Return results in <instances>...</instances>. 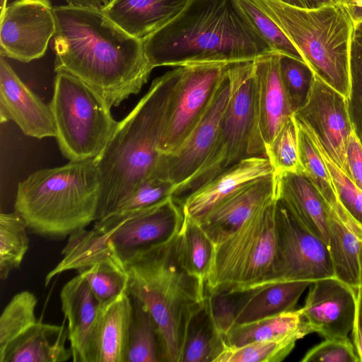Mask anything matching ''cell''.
<instances>
[{
    "instance_id": "6da1fadb",
    "label": "cell",
    "mask_w": 362,
    "mask_h": 362,
    "mask_svg": "<svg viewBox=\"0 0 362 362\" xmlns=\"http://www.w3.org/2000/svg\"><path fill=\"white\" fill-rule=\"evenodd\" d=\"M53 12L56 72L80 78L111 107L141 90L153 70L142 39L127 33L101 10L67 4Z\"/></svg>"
},
{
    "instance_id": "7a4b0ae2",
    "label": "cell",
    "mask_w": 362,
    "mask_h": 362,
    "mask_svg": "<svg viewBox=\"0 0 362 362\" xmlns=\"http://www.w3.org/2000/svg\"><path fill=\"white\" fill-rule=\"evenodd\" d=\"M142 40L153 69L250 62L275 52L239 0H189L177 16Z\"/></svg>"
},
{
    "instance_id": "3957f363",
    "label": "cell",
    "mask_w": 362,
    "mask_h": 362,
    "mask_svg": "<svg viewBox=\"0 0 362 362\" xmlns=\"http://www.w3.org/2000/svg\"><path fill=\"white\" fill-rule=\"evenodd\" d=\"M180 72L181 67L177 66L153 81L135 107L118 122L105 147L94 159L100 179L95 221L115 211L144 180L163 177V155L158 146Z\"/></svg>"
},
{
    "instance_id": "277c9868",
    "label": "cell",
    "mask_w": 362,
    "mask_h": 362,
    "mask_svg": "<svg viewBox=\"0 0 362 362\" xmlns=\"http://www.w3.org/2000/svg\"><path fill=\"white\" fill-rule=\"evenodd\" d=\"M175 234L124 262L128 293L140 300L156 320L165 362H181L189 327L204 308L206 296L205 283L180 264Z\"/></svg>"
},
{
    "instance_id": "5b68a950",
    "label": "cell",
    "mask_w": 362,
    "mask_h": 362,
    "mask_svg": "<svg viewBox=\"0 0 362 362\" xmlns=\"http://www.w3.org/2000/svg\"><path fill=\"white\" fill-rule=\"evenodd\" d=\"M182 205L172 196L150 206L112 213L95 221L92 229H78L69 236L62 259L45 277L105 263L126 271L124 262L138 251L165 241L176 233L184 220Z\"/></svg>"
},
{
    "instance_id": "8992f818",
    "label": "cell",
    "mask_w": 362,
    "mask_h": 362,
    "mask_svg": "<svg viewBox=\"0 0 362 362\" xmlns=\"http://www.w3.org/2000/svg\"><path fill=\"white\" fill-rule=\"evenodd\" d=\"M100 197L94 159L69 161L20 182L14 209L35 233L63 238L95 221Z\"/></svg>"
},
{
    "instance_id": "52a82bcc",
    "label": "cell",
    "mask_w": 362,
    "mask_h": 362,
    "mask_svg": "<svg viewBox=\"0 0 362 362\" xmlns=\"http://www.w3.org/2000/svg\"><path fill=\"white\" fill-rule=\"evenodd\" d=\"M280 27L312 74L347 100L354 21L348 6L307 8L284 0H252Z\"/></svg>"
},
{
    "instance_id": "ba28073f",
    "label": "cell",
    "mask_w": 362,
    "mask_h": 362,
    "mask_svg": "<svg viewBox=\"0 0 362 362\" xmlns=\"http://www.w3.org/2000/svg\"><path fill=\"white\" fill-rule=\"evenodd\" d=\"M276 204L274 197L214 243L207 293H243L270 283L276 260Z\"/></svg>"
},
{
    "instance_id": "9c48e42d",
    "label": "cell",
    "mask_w": 362,
    "mask_h": 362,
    "mask_svg": "<svg viewBox=\"0 0 362 362\" xmlns=\"http://www.w3.org/2000/svg\"><path fill=\"white\" fill-rule=\"evenodd\" d=\"M49 105L55 122V138L69 161L97 158L118 123L111 115V107L95 90L65 71L57 72Z\"/></svg>"
},
{
    "instance_id": "30bf717a",
    "label": "cell",
    "mask_w": 362,
    "mask_h": 362,
    "mask_svg": "<svg viewBox=\"0 0 362 362\" xmlns=\"http://www.w3.org/2000/svg\"><path fill=\"white\" fill-rule=\"evenodd\" d=\"M253 62L228 64L232 93L211 150L200 168L175 186L171 196L181 202L216 176L251 156L254 131Z\"/></svg>"
},
{
    "instance_id": "8fae6325",
    "label": "cell",
    "mask_w": 362,
    "mask_h": 362,
    "mask_svg": "<svg viewBox=\"0 0 362 362\" xmlns=\"http://www.w3.org/2000/svg\"><path fill=\"white\" fill-rule=\"evenodd\" d=\"M228 64L181 66L158 146L162 155L175 152L200 121L226 74Z\"/></svg>"
},
{
    "instance_id": "7c38bea8",
    "label": "cell",
    "mask_w": 362,
    "mask_h": 362,
    "mask_svg": "<svg viewBox=\"0 0 362 362\" xmlns=\"http://www.w3.org/2000/svg\"><path fill=\"white\" fill-rule=\"evenodd\" d=\"M276 199V260L269 284L334 276L327 245L300 226Z\"/></svg>"
},
{
    "instance_id": "4fadbf2b",
    "label": "cell",
    "mask_w": 362,
    "mask_h": 362,
    "mask_svg": "<svg viewBox=\"0 0 362 362\" xmlns=\"http://www.w3.org/2000/svg\"><path fill=\"white\" fill-rule=\"evenodd\" d=\"M50 0H15L0 16L1 55L28 63L46 52L56 31Z\"/></svg>"
},
{
    "instance_id": "5bb4252c",
    "label": "cell",
    "mask_w": 362,
    "mask_h": 362,
    "mask_svg": "<svg viewBox=\"0 0 362 362\" xmlns=\"http://www.w3.org/2000/svg\"><path fill=\"white\" fill-rule=\"evenodd\" d=\"M294 116L315 131L330 157L350 178L347 147L354 127L348 100L312 74L306 98Z\"/></svg>"
},
{
    "instance_id": "9a60e30c",
    "label": "cell",
    "mask_w": 362,
    "mask_h": 362,
    "mask_svg": "<svg viewBox=\"0 0 362 362\" xmlns=\"http://www.w3.org/2000/svg\"><path fill=\"white\" fill-rule=\"evenodd\" d=\"M280 53L273 52L253 62L255 125L251 156L266 157V149L285 122L294 112L284 88Z\"/></svg>"
},
{
    "instance_id": "2e32d148",
    "label": "cell",
    "mask_w": 362,
    "mask_h": 362,
    "mask_svg": "<svg viewBox=\"0 0 362 362\" xmlns=\"http://www.w3.org/2000/svg\"><path fill=\"white\" fill-rule=\"evenodd\" d=\"M231 93L232 80L228 64L226 74L200 121L175 152L163 155V176L175 187L190 177L206 160Z\"/></svg>"
},
{
    "instance_id": "e0dca14e",
    "label": "cell",
    "mask_w": 362,
    "mask_h": 362,
    "mask_svg": "<svg viewBox=\"0 0 362 362\" xmlns=\"http://www.w3.org/2000/svg\"><path fill=\"white\" fill-rule=\"evenodd\" d=\"M301 313L325 339L344 338L351 332L356 310V288L334 276L315 281Z\"/></svg>"
},
{
    "instance_id": "ac0fdd59",
    "label": "cell",
    "mask_w": 362,
    "mask_h": 362,
    "mask_svg": "<svg viewBox=\"0 0 362 362\" xmlns=\"http://www.w3.org/2000/svg\"><path fill=\"white\" fill-rule=\"evenodd\" d=\"M14 122L26 136L41 139L56 137L49 107L26 86L6 57H0V122Z\"/></svg>"
},
{
    "instance_id": "d6986e66",
    "label": "cell",
    "mask_w": 362,
    "mask_h": 362,
    "mask_svg": "<svg viewBox=\"0 0 362 362\" xmlns=\"http://www.w3.org/2000/svg\"><path fill=\"white\" fill-rule=\"evenodd\" d=\"M274 197L275 176L272 174L255 180L194 220L216 243L238 229Z\"/></svg>"
},
{
    "instance_id": "ffe728a7",
    "label": "cell",
    "mask_w": 362,
    "mask_h": 362,
    "mask_svg": "<svg viewBox=\"0 0 362 362\" xmlns=\"http://www.w3.org/2000/svg\"><path fill=\"white\" fill-rule=\"evenodd\" d=\"M272 174L267 157L245 158L185 197L180 202L184 214L196 219L255 180Z\"/></svg>"
},
{
    "instance_id": "44dd1931",
    "label": "cell",
    "mask_w": 362,
    "mask_h": 362,
    "mask_svg": "<svg viewBox=\"0 0 362 362\" xmlns=\"http://www.w3.org/2000/svg\"><path fill=\"white\" fill-rule=\"evenodd\" d=\"M60 300L62 310L68 320V340L72 359L74 362H90L99 302L80 274L64 285Z\"/></svg>"
},
{
    "instance_id": "7402d4cb",
    "label": "cell",
    "mask_w": 362,
    "mask_h": 362,
    "mask_svg": "<svg viewBox=\"0 0 362 362\" xmlns=\"http://www.w3.org/2000/svg\"><path fill=\"white\" fill-rule=\"evenodd\" d=\"M132 313V299L127 292L100 305L90 362H127Z\"/></svg>"
},
{
    "instance_id": "603a6c76",
    "label": "cell",
    "mask_w": 362,
    "mask_h": 362,
    "mask_svg": "<svg viewBox=\"0 0 362 362\" xmlns=\"http://www.w3.org/2000/svg\"><path fill=\"white\" fill-rule=\"evenodd\" d=\"M274 176L276 198L300 226L327 245V208L310 182L299 173Z\"/></svg>"
},
{
    "instance_id": "cb8c5ba5",
    "label": "cell",
    "mask_w": 362,
    "mask_h": 362,
    "mask_svg": "<svg viewBox=\"0 0 362 362\" xmlns=\"http://www.w3.org/2000/svg\"><path fill=\"white\" fill-rule=\"evenodd\" d=\"M188 1L112 0L103 11L127 33L144 39L177 16Z\"/></svg>"
},
{
    "instance_id": "d4e9b609",
    "label": "cell",
    "mask_w": 362,
    "mask_h": 362,
    "mask_svg": "<svg viewBox=\"0 0 362 362\" xmlns=\"http://www.w3.org/2000/svg\"><path fill=\"white\" fill-rule=\"evenodd\" d=\"M311 283L307 281L278 282L238 293L235 325L294 310L302 293Z\"/></svg>"
},
{
    "instance_id": "484cf974",
    "label": "cell",
    "mask_w": 362,
    "mask_h": 362,
    "mask_svg": "<svg viewBox=\"0 0 362 362\" xmlns=\"http://www.w3.org/2000/svg\"><path fill=\"white\" fill-rule=\"evenodd\" d=\"M68 329L37 321L0 358V362H63L72 358L66 347Z\"/></svg>"
},
{
    "instance_id": "4316f807",
    "label": "cell",
    "mask_w": 362,
    "mask_h": 362,
    "mask_svg": "<svg viewBox=\"0 0 362 362\" xmlns=\"http://www.w3.org/2000/svg\"><path fill=\"white\" fill-rule=\"evenodd\" d=\"M313 333L300 309L284 312L233 327L225 337L228 346H239L254 341L296 337L298 340Z\"/></svg>"
},
{
    "instance_id": "83f0119b",
    "label": "cell",
    "mask_w": 362,
    "mask_h": 362,
    "mask_svg": "<svg viewBox=\"0 0 362 362\" xmlns=\"http://www.w3.org/2000/svg\"><path fill=\"white\" fill-rule=\"evenodd\" d=\"M327 211V247L334 277L356 288L360 286L359 252L362 239L337 214Z\"/></svg>"
},
{
    "instance_id": "f1b7e54d",
    "label": "cell",
    "mask_w": 362,
    "mask_h": 362,
    "mask_svg": "<svg viewBox=\"0 0 362 362\" xmlns=\"http://www.w3.org/2000/svg\"><path fill=\"white\" fill-rule=\"evenodd\" d=\"M175 250L181 266L206 283L214 243L197 223L186 215L175 236Z\"/></svg>"
},
{
    "instance_id": "f546056e",
    "label": "cell",
    "mask_w": 362,
    "mask_h": 362,
    "mask_svg": "<svg viewBox=\"0 0 362 362\" xmlns=\"http://www.w3.org/2000/svg\"><path fill=\"white\" fill-rule=\"evenodd\" d=\"M132 313L127 362H161L162 346L158 325L144 304L131 296Z\"/></svg>"
},
{
    "instance_id": "4dcf8cb0",
    "label": "cell",
    "mask_w": 362,
    "mask_h": 362,
    "mask_svg": "<svg viewBox=\"0 0 362 362\" xmlns=\"http://www.w3.org/2000/svg\"><path fill=\"white\" fill-rule=\"evenodd\" d=\"M226 344L215 329L206 307L195 315L188 329L181 362H214Z\"/></svg>"
},
{
    "instance_id": "1f68e13d",
    "label": "cell",
    "mask_w": 362,
    "mask_h": 362,
    "mask_svg": "<svg viewBox=\"0 0 362 362\" xmlns=\"http://www.w3.org/2000/svg\"><path fill=\"white\" fill-rule=\"evenodd\" d=\"M28 223L17 211L0 214V278L18 268L29 247Z\"/></svg>"
},
{
    "instance_id": "d6a6232c",
    "label": "cell",
    "mask_w": 362,
    "mask_h": 362,
    "mask_svg": "<svg viewBox=\"0 0 362 362\" xmlns=\"http://www.w3.org/2000/svg\"><path fill=\"white\" fill-rule=\"evenodd\" d=\"M37 303L34 293L23 291L13 296L4 308L0 317V358L38 321L35 313Z\"/></svg>"
},
{
    "instance_id": "836d02e7",
    "label": "cell",
    "mask_w": 362,
    "mask_h": 362,
    "mask_svg": "<svg viewBox=\"0 0 362 362\" xmlns=\"http://www.w3.org/2000/svg\"><path fill=\"white\" fill-rule=\"evenodd\" d=\"M298 126L300 174L310 182L325 206H332L340 201L339 195L310 137L298 124Z\"/></svg>"
},
{
    "instance_id": "e575fe53",
    "label": "cell",
    "mask_w": 362,
    "mask_h": 362,
    "mask_svg": "<svg viewBox=\"0 0 362 362\" xmlns=\"http://www.w3.org/2000/svg\"><path fill=\"white\" fill-rule=\"evenodd\" d=\"M310 137L319 153L335 185L340 199L351 217L362 228V189L335 163L325 150L315 131L308 124L296 119Z\"/></svg>"
},
{
    "instance_id": "d590c367",
    "label": "cell",
    "mask_w": 362,
    "mask_h": 362,
    "mask_svg": "<svg viewBox=\"0 0 362 362\" xmlns=\"http://www.w3.org/2000/svg\"><path fill=\"white\" fill-rule=\"evenodd\" d=\"M298 340L296 337H287L239 346L226 344L214 362H280L292 351Z\"/></svg>"
},
{
    "instance_id": "8d00e7d4",
    "label": "cell",
    "mask_w": 362,
    "mask_h": 362,
    "mask_svg": "<svg viewBox=\"0 0 362 362\" xmlns=\"http://www.w3.org/2000/svg\"><path fill=\"white\" fill-rule=\"evenodd\" d=\"M275 175L299 173L300 164L298 149V126L294 114L279 130L266 149Z\"/></svg>"
},
{
    "instance_id": "74e56055",
    "label": "cell",
    "mask_w": 362,
    "mask_h": 362,
    "mask_svg": "<svg viewBox=\"0 0 362 362\" xmlns=\"http://www.w3.org/2000/svg\"><path fill=\"white\" fill-rule=\"evenodd\" d=\"M77 272L87 281L100 305L111 301L124 292L128 293L126 271L105 263H95Z\"/></svg>"
},
{
    "instance_id": "f35d334b",
    "label": "cell",
    "mask_w": 362,
    "mask_h": 362,
    "mask_svg": "<svg viewBox=\"0 0 362 362\" xmlns=\"http://www.w3.org/2000/svg\"><path fill=\"white\" fill-rule=\"evenodd\" d=\"M251 21L273 49L304 63L298 50L280 27L252 0H239Z\"/></svg>"
},
{
    "instance_id": "ab89813d",
    "label": "cell",
    "mask_w": 362,
    "mask_h": 362,
    "mask_svg": "<svg viewBox=\"0 0 362 362\" xmlns=\"http://www.w3.org/2000/svg\"><path fill=\"white\" fill-rule=\"evenodd\" d=\"M279 70L284 88L295 112L306 98L312 73L305 63L281 54L279 57Z\"/></svg>"
},
{
    "instance_id": "60d3db41",
    "label": "cell",
    "mask_w": 362,
    "mask_h": 362,
    "mask_svg": "<svg viewBox=\"0 0 362 362\" xmlns=\"http://www.w3.org/2000/svg\"><path fill=\"white\" fill-rule=\"evenodd\" d=\"M349 112L354 130L362 144V33L355 30L351 54V90Z\"/></svg>"
},
{
    "instance_id": "b9f144b4",
    "label": "cell",
    "mask_w": 362,
    "mask_h": 362,
    "mask_svg": "<svg viewBox=\"0 0 362 362\" xmlns=\"http://www.w3.org/2000/svg\"><path fill=\"white\" fill-rule=\"evenodd\" d=\"M174 187V184L166 178L153 177L147 179L112 213L134 211L153 205L171 196Z\"/></svg>"
},
{
    "instance_id": "7bdbcfd3",
    "label": "cell",
    "mask_w": 362,
    "mask_h": 362,
    "mask_svg": "<svg viewBox=\"0 0 362 362\" xmlns=\"http://www.w3.org/2000/svg\"><path fill=\"white\" fill-rule=\"evenodd\" d=\"M301 362H360L354 344L348 337L325 339L309 349Z\"/></svg>"
},
{
    "instance_id": "ee69618b",
    "label": "cell",
    "mask_w": 362,
    "mask_h": 362,
    "mask_svg": "<svg viewBox=\"0 0 362 362\" xmlns=\"http://www.w3.org/2000/svg\"><path fill=\"white\" fill-rule=\"evenodd\" d=\"M238 293H206V307L217 332L225 339L235 326V316Z\"/></svg>"
},
{
    "instance_id": "f6af8a7d",
    "label": "cell",
    "mask_w": 362,
    "mask_h": 362,
    "mask_svg": "<svg viewBox=\"0 0 362 362\" xmlns=\"http://www.w3.org/2000/svg\"><path fill=\"white\" fill-rule=\"evenodd\" d=\"M350 179L362 189V144L353 128L347 147Z\"/></svg>"
},
{
    "instance_id": "bcb514c9",
    "label": "cell",
    "mask_w": 362,
    "mask_h": 362,
    "mask_svg": "<svg viewBox=\"0 0 362 362\" xmlns=\"http://www.w3.org/2000/svg\"><path fill=\"white\" fill-rule=\"evenodd\" d=\"M351 332L353 344L362 362V286L356 288V310Z\"/></svg>"
},
{
    "instance_id": "7dc6e473",
    "label": "cell",
    "mask_w": 362,
    "mask_h": 362,
    "mask_svg": "<svg viewBox=\"0 0 362 362\" xmlns=\"http://www.w3.org/2000/svg\"><path fill=\"white\" fill-rule=\"evenodd\" d=\"M68 5L103 11L112 0H65Z\"/></svg>"
},
{
    "instance_id": "c3c4849f",
    "label": "cell",
    "mask_w": 362,
    "mask_h": 362,
    "mask_svg": "<svg viewBox=\"0 0 362 362\" xmlns=\"http://www.w3.org/2000/svg\"><path fill=\"white\" fill-rule=\"evenodd\" d=\"M289 0H286L288 1ZM290 4L297 6L313 8L326 4H338L339 0H292Z\"/></svg>"
},
{
    "instance_id": "681fc988",
    "label": "cell",
    "mask_w": 362,
    "mask_h": 362,
    "mask_svg": "<svg viewBox=\"0 0 362 362\" xmlns=\"http://www.w3.org/2000/svg\"><path fill=\"white\" fill-rule=\"evenodd\" d=\"M349 8L352 15L356 29L362 33V7L350 6Z\"/></svg>"
},
{
    "instance_id": "f907efd6",
    "label": "cell",
    "mask_w": 362,
    "mask_h": 362,
    "mask_svg": "<svg viewBox=\"0 0 362 362\" xmlns=\"http://www.w3.org/2000/svg\"><path fill=\"white\" fill-rule=\"evenodd\" d=\"M339 2L348 6L362 7V0H339Z\"/></svg>"
},
{
    "instance_id": "816d5d0a",
    "label": "cell",
    "mask_w": 362,
    "mask_h": 362,
    "mask_svg": "<svg viewBox=\"0 0 362 362\" xmlns=\"http://www.w3.org/2000/svg\"><path fill=\"white\" fill-rule=\"evenodd\" d=\"M360 286H362V240L359 252Z\"/></svg>"
},
{
    "instance_id": "f5cc1de1",
    "label": "cell",
    "mask_w": 362,
    "mask_h": 362,
    "mask_svg": "<svg viewBox=\"0 0 362 362\" xmlns=\"http://www.w3.org/2000/svg\"><path fill=\"white\" fill-rule=\"evenodd\" d=\"M7 0H1V12L6 8Z\"/></svg>"
}]
</instances>
